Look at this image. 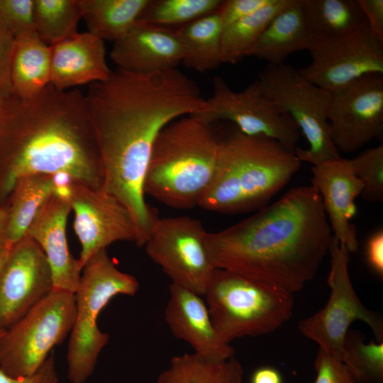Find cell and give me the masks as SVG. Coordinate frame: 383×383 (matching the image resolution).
<instances>
[{"mask_svg":"<svg viewBox=\"0 0 383 383\" xmlns=\"http://www.w3.org/2000/svg\"><path fill=\"white\" fill-rule=\"evenodd\" d=\"M105 192L130 212L142 247L159 218L145 199L144 180L155 140L173 121L206 109L196 83L178 68L150 73L119 69L85 94Z\"/></svg>","mask_w":383,"mask_h":383,"instance_id":"obj_1","label":"cell"},{"mask_svg":"<svg viewBox=\"0 0 383 383\" xmlns=\"http://www.w3.org/2000/svg\"><path fill=\"white\" fill-rule=\"evenodd\" d=\"M331 229L317 189L294 187L250 216L214 233L206 245L213 266L294 294L316 275Z\"/></svg>","mask_w":383,"mask_h":383,"instance_id":"obj_2","label":"cell"},{"mask_svg":"<svg viewBox=\"0 0 383 383\" xmlns=\"http://www.w3.org/2000/svg\"><path fill=\"white\" fill-rule=\"evenodd\" d=\"M0 106V206L32 174L67 172L95 189L103 170L86 102L78 89L48 85L37 95Z\"/></svg>","mask_w":383,"mask_h":383,"instance_id":"obj_3","label":"cell"},{"mask_svg":"<svg viewBox=\"0 0 383 383\" xmlns=\"http://www.w3.org/2000/svg\"><path fill=\"white\" fill-rule=\"evenodd\" d=\"M301 165L278 141L236 128L220 140L215 175L199 206L231 214L257 211L269 204Z\"/></svg>","mask_w":383,"mask_h":383,"instance_id":"obj_4","label":"cell"},{"mask_svg":"<svg viewBox=\"0 0 383 383\" xmlns=\"http://www.w3.org/2000/svg\"><path fill=\"white\" fill-rule=\"evenodd\" d=\"M220 140L211 124L196 115L167 125L153 145L145 195L175 209L199 206L215 175Z\"/></svg>","mask_w":383,"mask_h":383,"instance_id":"obj_5","label":"cell"},{"mask_svg":"<svg viewBox=\"0 0 383 383\" xmlns=\"http://www.w3.org/2000/svg\"><path fill=\"white\" fill-rule=\"evenodd\" d=\"M204 296L216 332L228 343L274 332L292 318L294 305V294L222 269H215Z\"/></svg>","mask_w":383,"mask_h":383,"instance_id":"obj_6","label":"cell"},{"mask_svg":"<svg viewBox=\"0 0 383 383\" xmlns=\"http://www.w3.org/2000/svg\"><path fill=\"white\" fill-rule=\"evenodd\" d=\"M76 292V314L70 332L67 362V376L72 383H84L93 373L101 351L109 335L102 332L97 318L102 309L114 296L135 295L137 279L120 271L102 249L89 257Z\"/></svg>","mask_w":383,"mask_h":383,"instance_id":"obj_7","label":"cell"},{"mask_svg":"<svg viewBox=\"0 0 383 383\" xmlns=\"http://www.w3.org/2000/svg\"><path fill=\"white\" fill-rule=\"evenodd\" d=\"M73 293L52 289L0 335V369L21 378L34 374L52 349L70 333L75 318Z\"/></svg>","mask_w":383,"mask_h":383,"instance_id":"obj_8","label":"cell"},{"mask_svg":"<svg viewBox=\"0 0 383 383\" xmlns=\"http://www.w3.org/2000/svg\"><path fill=\"white\" fill-rule=\"evenodd\" d=\"M264 92L297 126L309 145L296 148L301 162L316 165L340 157L331 134L328 115L331 93L306 79L290 65H267L257 79Z\"/></svg>","mask_w":383,"mask_h":383,"instance_id":"obj_9","label":"cell"},{"mask_svg":"<svg viewBox=\"0 0 383 383\" xmlns=\"http://www.w3.org/2000/svg\"><path fill=\"white\" fill-rule=\"evenodd\" d=\"M328 252L331 261L327 279L331 288L328 301L321 309L300 321L298 328L320 349L344 363V342L350 325L355 321H363L372 330L375 340L382 342L383 321L365 306L354 289L348 270L350 252L347 248L332 238Z\"/></svg>","mask_w":383,"mask_h":383,"instance_id":"obj_10","label":"cell"},{"mask_svg":"<svg viewBox=\"0 0 383 383\" xmlns=\"http://www.w3.org/2000/svg\"><path fill=\"white\" fill-rule=\"evenodd\" d=\"M206 233L196 218H158L144 247L172 284L204 296L216 269L206 248Z\"/></svg>","mask_w":383,"mask_h":383,"instance_id":"obj_11","label":"cell"},{"mask_svg":"<svg viewBox=\"0 0 383 383\" xmlns=\"http://www.w3.org/2000/svg\"><path fill=\"white\" fill-rule=\"evenodd\" d=\"M212 84L206 109L194 115L210 124L229 121L243 134L274 139L294 153L301 133L297 126L264 92L257 79L239 91L220 76L213 79Z\"/></svg>","mask_w":383,"mask_h":383,"instance_id":"obj_12","label":"cell"},{"mask_svg":"<svg viewBox=\"0 0 383 383\" xmlns=\"http://www.w3.org/2000/svg\"><path fill=\"white\" fill-rule=\"evenodd\" d=\"M309 51L311 62L299 73L331 93L365 75L383 74V40L367 22L346 34L316 40Z\"/></svg>","mask_w":383,"mask_h":383,"instance_id":"obj_13","label":"cell"},{"mask_svg":"<svg viewBox=\"0 0 383 383\" xmlns=\"http://www.w3.org/2000/svg\"><path fill=\"white\" fill-rule=\"evenodd\" d=\"M328 123L333 143L355 152L383 135V74H370L331 92Z\"/></svg>","mask_w":383,"mask_h":383,"instance_id":"obj_14","label":"cell"},{"mask_svg":"<svg viewBox=\"0 0 383 383\" xmlns=\"http://www.w3.org/2000/svg\"><path fill=\"white\" fill-rule=\"evenodd\" d=\"M70 204L74 214V232L81 244L79 260L82 268L94 253L116 241H131L142 247L130 212L102 189L73 179Z\"/></svg>","mask_w":383,"mask_h":383,"instance_id":"obj_15","label":"cell"},{"mask_svg":"<svg viewBox=\"0 0 383 383\" xmlns=\"http://www.w3.org/2000/svg\"><path fill=\"white\" fill-rule=\"evenodd\" d=\"M52 289L47 257L40 245L26 235L13 245L0 278V328L18 321Z\"/></svg>","mask_w":383,"mask_h":383,"instance_id":"obj_16","label":"cell"},{"mask_svg":"<svg viewBox=\"0 0 383 383\" xmlns=\"http://www.w3.org/2000/svg\"><path fill=\"white\" fill-rule=\"evenodd\" d=\"M311 183L319 192L333 238L350 253L359 248L355 226L350 220L357 213L355 199L362 184L355 176L348 159L341 157L313 165Z\"/></svg>","mask_w":383,"mask_h":383,"instance_id":"obj_17","label":"cell"},{"mask_svg":"<svg viewBox=\"0 0 383 383\" xmlns=\"http://www.w3.org/2000/svg\"><path fill=\"white\" fill-rule=\"evenodd\" d=\"M169 292L165 318L174 336L206 360L222 362L233 357L234 348L218 335L201 296L172 283Z\"/></svg>","mask_w":383,"mask_h":383,"instance_id":"obj_18","label":"cell"},{"mask_svg":"<svg viewBox=\"0 0 383 383\" xmlns=\"http://www.w3.org/2000/svg\"><path fill=\"white\" fill-rule=\"evenodd\" d=\"M110 57L117 69L150 73L177 68L182 62V50L177 30L138 21L113 43Z\"/></svg>","mask_w":383,"mask_h":383,"instance_id":"obj_19","label":"cell"},{"mask_svg":"<svg viewBox=\"0 0 383 383\" xmlns=\"http://www.w3.org/2000/svg\"><path fill=\"white\" fill-rule=\"evenodd\" d=\"M70 201L53 193L42 206L26 235L42 248L50 264L53 289L74 294L82 267L70 252L66 224L71 211Z\"/></svg>","mask_w":383,"mask_h":383,"instance_id":"obj_20","label":"cell"},{"mask_svg":"<svg viewBox=\"0 0 383 383\" xmlns=\"http://www.w3.org/2000/svg\"><path fill=\"white\" fill-rule=\"evenodd\" d=\"M50 48V84L57 89L102 82L111 74L104 41L88 31Z\"/></svg>","mask_w":383,"mask_h":383,"instance_id":"obj_21","label":"cell"},{"mask_svg":"<svg viewBox=\"0 0 383 383\" xmlns=\"http://www.w3.org/2000/svg\"><path fill=\"white\" fill-rule=\"evenodd\" d=\"M313 41L301 1L291 0L269 23L250 56L279 65L293 52L309 50Z\"/></svg>","mask_w":383,"mask_h":383,"instance_id":"obj_22","label":"cell"},{"mask_svg":"<svg viewBox=\"0 0 383 383\" xmlns=\"http://www.w3.org/2000/svg\"><path fill=\"white\" fill-rule=\"evenodd\" d=\"M15 39L11 91L21 98H31L50 84V48L36 32Z\"/></svg>","mask_w":383,"mask_h":383,"instance_id":"obj_23","label":"cell"},{"mask_svg":"<svg viewBox=\"0 0 383 383\" xmlns=\"http://www.w3.org/2000/svg\"><path fill=\"white\" fill-rule=\"evenodd\" d=\"M223 25L218 9L180 26L177 33L185 67L199 72L216 68L221 60Z\"/></svg>","mask_w":383,"mask_h":383,"instance_id":"obj_24","label":"cell"},{"mask_svg":"<svg viewBox=\"0 0 383 383\" xmlns=\"http://www.w3.org/2000/svg\"><path fill=\"white\" fill-rule=\"evenodd\" d=\"M53 192L52 174H32L16 181L6 201L7 240L11 244L26 235L36 215Z\"/></svg>","mask_w":383,"mask_h":383,"instance_id":"obj_25","label":"cell"},{"mask_svg":"<svg viewBox=\"0 0 383 383\" xmlns=\"http://www.w3.org/2000/svg\"><path fill=\"white\" fill-rule=\"evenodd\" d=\"M149 0H83L82 18L88 32L113 43L136 24Z\"/></svg>","mask_w":383,"mask_h":383,"instance_id":"obj_26","label":"cell"},{"mask_svg":"<svg viewBox=\"0 0 383 383\" xmlns=\"http://www.w3.org/2000/svg\"><path fill=\"white\" fill-rule=\"evenodd\" d=\"M243 367L235 356L212 362L192 353L172 357L157 383H243Z\"/></svg>","mask_w":383,"mask_h":383,"instance_id":"obj_27","label":"cell"},{"mask_svg":"<svg viewBox=\"0 0 383 383\" xmlns=\"http://www.w3.org/2000/svg\"><path fill=\"white\" fill-rule=\"evenodd\" d=\"M314 40L335 38L366 23L357 0H300Z\"/></svg>","mask_w":383,"mask_h":383,"instance_id":"obj_28","label":"cell"},{"mask_svg":"<svg viewBox=\"0 0 383 383\" xmlns=\"http://www.w3.org/2000/svg\"><path fill=\"white\" fill-rule=\"evenodd\" d=\"M290 1L272 0L254 13L225 27L221 35L222 63L234 65L250 56L269 23Z\"/></svg>","mask_w":383,"mask_h":383,"instance_id":"obj_29","label":"cell"},{"mask_svg":"<svg viewBox=\"0 0 383 383\" xmlns=\"http://www.w3.org/2000/svg\"><path fill=\"white\" fill-rule=\"evenodd\" d=\"M33 23L40 38L49 46L78 33L83 0H33Z\"/></svg>","mask_w":383,"mask_h":383,"instance_id":"obj_30","label":"cell"},{"mask_svg":"<svg viewBox=\"0 0 383 383\" xmlns=\"http://www.w3.org/2000/svg\"><path fill=\"white\" fill-rule=\"evenodd\" d=\"M222 0H149L138 21L180 26L216 11Z\"/></svg>","mask_w":383,"mask_h":383,"instance_id":"obj_31","label":"cell"},{"mask_svg":"<svg viewBox=\"0 0 383 383\" xmlns=\"http://www.w3.org/2000/svg\"><path fill=\"white\" fill-rule=\"evenodd\" d=\"M344 363L357 383L380 382L383 377V341L366 343L364 334L349 330L344 342Z\"/></svg>","mask_w":383,"mask_h":383,"instance_id":"obj_32","label":"cell"},{"mask_svg":"<svg viewBox=\"0 0 383 383\" xmlns=\"http://www.w3.org/2000/svg\"><path fill=\"white\" fill-rule=\"evenodd\" d=\"M362 184L360 196L370 202H383V145L367 149L350 160Z\"/></svg>","mask_w":383,"mask_h":383,"instance_id":"obj_33","label":"cell"},{"mask_svg":"<svg viewBox=\"0 0 383 383\" xmlns=\"http://www.w3.org/2000/svg\"><path fill=\"white\" fill-rule=\"evenodd\" d=\"M33 0H0V19L15 38L35 33Z\"/></svg>","mask_w":383,"mask_h":383,"instance_id":"obj_34","label":"cell"},{"mask_svg":"<svg viewBox=\"0 0 383 383\" xmlns=\"http://www.w3.org/2000/svg\"><path fill=\"white\" fill-rule=\"evenodd\" d=\"M314 368V383H357L345 363L320 348L315 358Z\"/></svg>","mask_w":383,"mask_h":383,"instance_id":"obj_35","label":"cell"},{"mask_svg":"<svg viewBox=\"0 0 383 383\" xmlns=\"http://www.w3.org/2000/svg\"><path fill=\"white\" fill-rule=\"evenodd\" d=\"M272 1V0L223 1L218 9L223 28L254 13Z\"/></svg>","mask_w":383,"mask_h":383,"instance_id":"obj_36","label":"cell"},{"mask_svg":"<svg viewBox=\"0 0 383 383\" xmlns=\"http://www.w3.org/2000/svg\"><path fill=\"white\" fill-rule=\"evenodd\" d=\"M15 40L0 19V93L11 90L10 69Z\"/></svg>","mask_w":383,"mask_h":383,"instance_id":"obj_37","label":"cell"},{"mask_svg":"<svg viewBox=\"0 0 383 383\" xmlns=\"http://www.w3.org/2000/svg\"><path fill=\"white\" fill-rule=\"evenodd\" d=\"M4 330L0 328V335ZM0 383H60L53 353L34 374L28 377H11L0 369Z\"/></svg>","mask_w":383,"mask_h":383,"instance_id":"obj_38","label":"cell"},{"mask_svg":"<svg viewBox=\"0 0 383 383\" xmlns=\"http://www.w3.org/2000/svg\"><path fill=\"white\" fill-rule=\"evenodd\" d=\"M365 258L376 274L383 277V231L379 229L368 238L365 245Z\"/></svg>","mask_w":383,"mask_h":383,"instance_id":"obj_39","label":"cell"},{"mask_svg":"<svg viewBox=\"0 0 383 383\" xmlns=\"http://www.w3.org/2000/svg\"><path fill=\"white\" fill-rule=\"evenodd\" d=\"M371 32L383 40V0H357Z\"/></svg>","mask_w":383,"mask_h":383,"instance_id":"obj_40","label":"cell"},{"mask_svg":"<svg viewBox=\"0 0 383 383\" xmlns=\"http://www.w3.org/2000/svg\"><path fill=\"white\" fill-rule=\"evenodd\" d=\"M250 383H283L281 373L268 366L257 368L252 374Z\"/></svg>","mask_w":383,"mask_h":383,"instance_id":"obj_41","label":"cell"},{"mask_svg":"<svg viewBox=\"0 0 383 383\" xmlns=\"http://www.w3.org/2000/svg\"><path fill=\"white\" fill-rule=\"evenodd\" d=\"M8 204L0 206V246L10 243L7 240Z\"/></svg>","mask_w":383,"mask_h":383,"instance_id":"obj_42","label":"cell"},{"mask_svg":"<svg viewBox=\"0 0 383 383\" xmlns=\"http://www.w3.org/2000/svg\"><path fill=\"white\" fill-rule=\"evenodd\" d=\"M13 245L6 243L0 246V278L10 255Z\"/></svg>","mask_w":383,"mask_h":383,"instance_id":"obj_43","label":"cell"}]
</instances>
